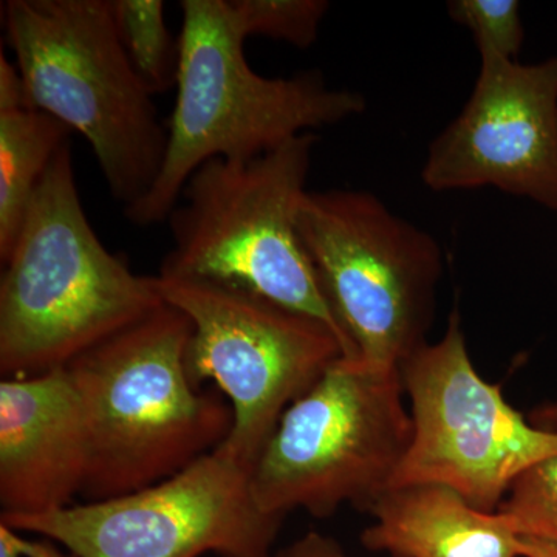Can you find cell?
<instances>
[{
	"instance_id": "1",
	"label": "cell",
	"mask_w": 557,
	"mask_h": 557,
	"mask_svg": "<svg viewBox=\"0 0 557 557\" xmlns=\"http://www.w3.org/2000/svg\"><path fill=\"white\" fill-rule=\"evenodd\" d=\"M0 278V373L33 376L81 355L164 306L91 228L62 146L39 183Z\"/></svg>"
},
{
	"instance_id": "2",
	"label": "cell",
	"mask_w": 557,
	"mask_h": 557,
	"mask_svg": "<svg viewBox=\"0 0 557 557\" xmlns=\"http://www.w3.org/2000/svg\"><path fill=\"white\" fill-rule=\"evenodd\" d=\"M177 97L163 166L124 218L168 222L183 188L214 159L249 161L289 139L335 126L368 108L358 91L329 87L317 70L269 78L249 67L231 0H182Z\"/></svg>"
},
{
	"instance_id": "3",
	"label": "cell",
	"mask_w": 557,
	"mask_h": 557,
	"mask_svg": "<svg viewBox=\"0 0 557 557\" xmlns=\"http://www.w3.org/2000/svg\"><path fill=\"white\" fill-rule=\"evenodd\" d=\"M190 330L164 304L67 366L89 434L84 502L156 485L228 437L233 409L186 369Z\"/></svg>"
},
{
	"instance_id": "4",
	"label": "cell",
	"mask_w": 557,
	"mask_h": 557,
	"mask_svg": "<svg viewBox=\"0 0 557 557\" xmlns=\"http://www.w3.org/2000/svg\"><path fill=\"white\" fill-rule=\"evenodd\" d=\"M2 20L25 102L83 135L113 199L134 207L159 177L168 126L124 53L112 0H7Z\"/></svg>"
},
{
	"instance_id": "5",
	"label": "cell",
	"mask_w": 557,
	"mask_h": 557,
	"mask_svg": "<svg viewBox=\"0 0 557 557\" xmlns=\"http://www.w3.org/2000/svg\"><path fill=\"white\" fill-rule=\"evenodd\" d=\"M317 134L289 139L259 159L201 164L171 212L172 248L160 276L218 282L298 311L351 350L302 247L298 212L309 193Z\"/></svg>"
},
{
	"instance_id": "6",
	"label": "cell",
	"mask_w": 557,
	"mask_h": 557,
	"mask_svg": "<svg viewBox=\"0 0 557 557\" xmlns=\"http://www.w3.org/2000/svg\"><path fill=\"white\" fill-rule=\"evenodd\" d=\"M298 233L350 346L347 361L398 370L428 343L445 270L431 233L358 189L309 190Z\"/></svg>"
},
{
	"instance_id": "7",
	"label": "cell",
	"mask_w": 557,
	"mask_h": 557,
	"mask_svg": "<svg viewBox=\"0 0 557 557\" xmlns=\"http://www.w3.org/2000/svg\"><path fill=\"white\" fill-rule=\"evenodd\" d=\"M399 370L338 359L278 420L251 469L256 504L284 518L372 507L412 442Z\"/></svg>"
},
{
	"instance_id": "8",
	"label": "cell",
	"mask_w": 557,
	"mask_h": 557,
	"mask_svg": "<svg viewBox=\"0 0 557 557\" xmlns=\"http://www.w3.org/2000/svg\"><path fill=\"white\" fill-rule=\"evenodd\" d=\"M153 285L189 319L190 380L199 387L214 381L233 409L218 449L251 472L285 410L343 358L338 338L317 319L247 289L160 274Z\"/></svg>"
},
{
	"instance_id": "9",
	"label": "cell",
	"mask_w": 557,
	"mask_h": 557,
	"mask_svg": "<svg viewBox=\"0 0 557 557\" xmlns=\"http://www.w3.org/2000/svg\"><path fill=\"white\" fill-rule=\"evenodd\" d=\"M412 442L391 486L438 483L483 511L500 507L527 469L557 456V432L533 426L469 355L458 311L445 335L399 366Z\"/></svg>"
},
{
	"instance_id": "10",
	"label": "cell",
	"mask_w": 557,
	"mask_h": 557,
	"mask_svg": "<svg viewBox=\"0 0 557 557\" xmlns=\"http://www.w3.org/2000/svg\"><path fill=\"white\" fill-rule=\"evenodd\" d=\"M282 522L256 504L251 472L220 449L135 493L0 518L76 557H273Z\"/></svg>"
},
{
	"instance_id": "11",
	"label": "cell",
	"mask_w": 557,
	"mask_h": 557,
	"mask_svg": "<svg viewBox=\"0 0 557 557\" xmlns=\"http://www.w3.org/2000/svg\"><path fill=\"white\" fill-rule=\"evenodd\" d=\"M479 57L471 97L429 146L421 182L434 193L494 188L557 212V54Z\"/></svg>"
},
{
	"instance_id": "12",
	"label": "cell",
	"mask_w": 557,
	"mask_h": 557,
	"mask_svg": "<svg viewBox=\"0 0 557 557\" xmlns=\"http://www.w3.org/2000/svg\"><path fill=\"white\" fill-rule=\"evenodd\" d=\"M89 472V434L67 368L0 383L2 519L75 504Z\"/></svg>"
},
{
	"instance_id": "13",
	"label": "cell",
	"mask_w": 557,
	"mask_h": 557,
	"mask_svg": "<svg viewBox=\"0 0 557 557\" xmlns=\"http://www.w3.org/2000/svg\"><path fill=\"white\" fill-rule=\"evenodd\" d=\"M369 512L362 545L391 557H522V537L502 512L438 483L388 487Z\"/></svg>"
},
{
	"instance_id": "14",
	"label": "cell",
	"mask_w": 557,
	"mask_h": 557,
	"mask_svg": "<svg viewBox=\"0 0 557 557\" xmlns=\"http://www.w3.org/2000/svg\"><path fill=\"white\" fill-rule=\"evenodd\" d=\"M72 131L25 102L14 62L0 54V260L9 258L33 196Z\"/></svg>"
},
{
	"instance_id": "15",
	"label": "cell",
	"mask_w": 557,
	"mask_h": 557,
	"mask_svg": "<svg viewBox=\"0 0 557 557\" xmlns=\"http://www.w3.org/2000/svg\"><path fill=\"white\" fill-rule=\"evenodd\" d=\"M121 46L152 97L177 84L180 44L166 25L163 0H112Z\"/></svg>"
},
{
	"instance_id": "16",
	"label": "cell",
	"mask_w": 557,
	"mask_h": 557,
	"mask_svg": "<svg viewBox=\"0 0 557 557\" xmlns=\"http://www.w3.org/2000/svg\"><path fill=\"white\" fill-rule=\"evenodd\" d=\"M231 7L245 38L282 40L300 50L314 46L330 10L327 0H231Z\"/></svg>"
},
{
	"instance_id": "17",
	"label": "cell",
	"mask_w": 557,
	"mask_h": 557,
	"mask_svg": "<svg viewBox=\"0 0 557 557\" xmlns=\"http://www.w3.org/2000/svg\"><path fill=\"white\" fill-rule=\"evenodd\" d=\"M497 511L520 537L557 544V456L539 461L519 475Z\"/></svg>"
},
{
	"instance_id": "18",
	"label": "cell",
	"mask_w": 557,
	"mask_h": 557,
	"mask_svg": "<svg viewBox=\"0 0 557 557\" xmlns=\"http://www.w3.org/2000/svg\"><path fill=\"white\" fill-rule=\"evenodd\" d=\"M448 13L450 20L472 33L479 54L519 61L525 28L518 0H450Z\"/></svg>"
},
{
	"instance_id": "19",
	"label": "cell",
	"mask_w": 557,
	"mask_h": 557,
	"mask_svg": "<svg viewBox=\"0 0 557 557\" xmlns=\"http://www.w3.org/2000/svg\"><path fill=\"white\" fill-rule=\"evenodd\" d=\"M273 557H354L335 539L310 531L302 537L274 553Z\"/></svg>"
},
{
	"instance_id": "20",
	"label": "cell",
	"mask_w": 557,
	"mask_h": 557,
	"mask_svg": "<svg viewBox=\"0 0 557 557\" xmlns=\"http://www.w3.org/2000/svg\"><path fill=\"white\" fill-rule=\"evenodd\" d=\"M14 533H16V544L22 557H76L72 553L64 555V553L54 547L53 542L49 541V539L27 541V539L21 537L17 531H14Z\"/></svg>"
},
{
	"instance_id": "21",
	"label": "cell",
	"mask_w": 557,
	"mask_h": 557,
	"mask_svg": "<svg viewBox=\"0 0 557 557\" xmlns=\"http://www.w3.org/2000/svg\"><path fill=\"white\" fill-rule=\"evenodd\" d=\"M530 423L544 431L557 432V401L544 403L534 408L528 417Z\"/></svg>"
},
{
	"instance_id": "22",
	"label": "cell",
	"mask_w": 557,
	"mask_h": 557,
	"mask_svg": "<svg viewBox=\"0 0 557 557\" xmlns=\"http://www.w3.org/2000/svg\"><path fill=\"white\" fill-rule=\"evenodd\" d=\"M520 555L522 557H557V544L544 539L522 537Z\"/></svg>"
},
{
	"instance_id": "23",
	"label": "cell",
	"mask_w": 557,
	"mask_h": 557,
	"mask_svg": "<svg viewBox=\"0 0 557 557\" xmlns=\"http://www.w3.org/2000/svg\"><path fill=\"white\" fill-rule=\"evenodd\" d=\"M0 557H22L16 544V533L0 523Z\"/></svg>"
}]
</instances>
